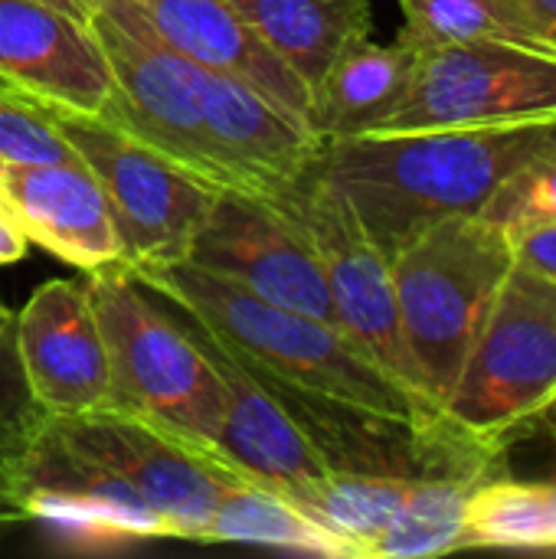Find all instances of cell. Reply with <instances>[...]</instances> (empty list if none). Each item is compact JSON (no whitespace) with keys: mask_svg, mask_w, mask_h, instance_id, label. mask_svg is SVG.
I'll use <instances>...</instances> for the list:
<instances>
[{"mask_svg":"<svg viewBox=\"0 0 556 559\" xmlns=\"http://www.w3.org/2000/svg\"><path fill=\"white\" fill-rule=\"evenodd\" d=\"M551 151H556V115L338 138L321 144L311 170L351 206L370 242L393 259L442 219L482 216L524 164Z\"/></svg>","mask_w":556,"mask_h":559,"instance_id":"1","label":"cell"},{"mask_svg":"<svg viewBox=\"0 0 556 559\" xmlns=\"http://www.w3.org/2000/svg\"><path fill=\"white\" fill-rule=\"evenodd\" d=\"M161 301L190 314L229 354L252 370L285 380L315 396L390 416L419 429L446 423L442 409L390 377L338 324L272 305L213 272L180 262L128 269Z\"/></svg>","mask_w":556,"mask_h":559,"instance_id":"2","label":"cell"},{"mask_svg":"<svg viewBox=\"0 0 556 559\" xmlns=\"http://www.w3.org/2000/svg\"><path fill=\"white\" fill-rule=\"evenodd\" d=\"M82 275L111 367L108 409L141 416L184 442L216 449L226 390L197 337L125 265Z\"/></svg>","mask_w":556,"mask_h":559,"instance_id":"3","label":"cell"},{"mask_svg":"<svg viewBox=\"0 0 556 559\" xmlns=\"http://www.w3.org/2000/svg\"><path fill=\"white\" fill-rule=\"evenodd\" d=\"M514 262L511 236L485 216L442 219L390 259L403 334L439 409Z\"/></svg>","mask_w":556,"mask_h":559,"instance_id":"4","label":"cell"},{"mask_svg":"<svg viewBox=\"0 0 556 559\" xmlns=\"http://www.w3.org/2000/svg\"><path fill=\"white\" fill-rule=\"evenodd\" d=\"M88 29L111 75L98 121L151 147L203 187L233 190L203 131L206 66L174 49L138 0H88Z\"/></svg>","mask_w":556,"mask_h":559,"instance_id":"5","label":"cell"},{"mask_svg":"<svg viewBox=\"0 0 556 559\" xmlns=\"http://www.w3.org/2000/svg\"><path fill=\"white\" fill-rule=\"evenodd\" d=\"M556 393V282L514 262L442 403L465 439L501 452Z\"/></svg>","mask_w":556,"mask_h":559,"instance_id":"6","label":"cell"},{"mask_svg":"<svg viewBox=\"0 0 556 559\" xmlns=\"http://www.w3.org/2000/svg\"><path fill=\"white\" fill-rule=\"evenodd\" d=\"M259 200L275 206L308 239L321 262L338 328L390 377L429 400L403 334L390 259L370 242L351 206L311 167Z\"/></svg>","mask_w":556,"mask_h":559,"instance_id":"7","label":"cell"},{"mask_svg":"<svg viewBox=\"0 0 556 559\" xmlns=\"http://www.w3.org/2000/svg\"><path fill=\"white\" fill-rule=\"evenodd\" d=\"M43 429L59 445L115 472L170 527V540L203 544L206 518L223 488L252 481L223 452L184 442L121 409L46 416Z\"/></svg>","mask_w":556,"mask_h":559,"instance_id":"8","label":"cell"},{"mask_svg":"<svg viewBox=\"0 0 556 559\" xmlns=\"http://www.w3.org/2000/svg\"><path fill=\"white\" fill-rule=\"evenodd\" d=\"M56 124L108 200L121 265L187 259L220 193L98 118H62Z\"/></svg>","mask_w":556,"mask_h":559,"instance_id":"9","label":"cell"},{"mask_svg":"<svg viewBox=\"0 0 556 559\" xmlns=\"http://www.w3.org/2000/svg\"><path fill=\"white\" fill-rule=\"evenodd\" d=\"M556 115V52L452 43L419 52L406 102L370 134L478 128Z\"/></svg>","mask_w":556,"mask_h":559,"instance_id":"10","label":"cell"},{"mask_svg":"<svg viewBox=\"0 0 556 559\" xmlns=\"http://www.w3.org/2000/svg\"><path fill=\"white\" fill-rule=\"evenodd\" d=\"M187 262L272 305L338 324L321 262L308 239L259 197L223 190L193 236Z\"/></svg>","mask_w":556,"mask_h":559,"instance_id":"11","label":"cell"},{"mask_svg":"<svg viewBox=\"0 0 556 559\" xmlns=\"http://www.w3.org/2000/svg\"><path fill=\"white\" fill-rule=\"evenodd\" d=\"M0 95L52 121L102 118L111 75L88 23L36 0H0Z\"/></svg>","mask_w":556,"mask_h":559,"instance_id":"12","label":"cell"},{"mask_svg":"<svg viewBox=\"0 0 556 559\" xmlns=\"http://www.w3.org/2000/svg\"><path fill=\"white\" fill-rule=\"evenodd\" d=\"M23 380L46 416L95 413L111 403V367L88 282L49 278L13 314Z\"/></svg>","mask_w":556,"mask_h":559,"instance_id":"13","label":"cell"},{"mask_svg":"<svg viewBox=\"0 0 556 559\" xmlns=\"http://www.w3.org/2000/svg\"><path fill=\"white\" fill-rule=\"evenodd\" d=\"M0 213L33 246L79 272L121 265L108 200L82 157L0 164Z\"/></svg>","mask_w":556,"mask_h":559,"instance_id":"14","label":"cell"},{"mask_svg":"<svg viewBox=\"0 0 556 559\" xmlns=\"http://www.w3.org/2000/svg\"><path fill=\"white\" fill-rule=\"evenodd\" d=\"M203 131L236 193L265 197L301 177L321 138L236 75L206 69Z\"/></svg>","mask_w":556,"mask_h":559,"instance_id":"15","label":"cell"},{"mask_svg":"<svg viewBox=\"0 0 556 559\" xmlns=\"http://www.w3.org/2000/svg\"><path fill=\"white\" fill-rule=\"evenodd\" d=\"M167 308L197 337V344L206 350V357L213 360V367L223 380L226 409H223L216 449L226 455V462H233L252 481L279 491L282 498H288L301 485L328 475L331 468L324 465V459L315 452V445L295 426V419L279 406V400L262 386V380L242 360H236L210 331H203L190 314H184L174 305H167Z\"/></svg>","mask_w":556,"mask_h":559,"instance_id":"16","label":"cell"},{"mask_svg":"<svg viewBox=\"0 0 556 559\" xmlns=\"http://www.w3.org/2000/svg\"><path fill=\"white\" fill-rule=\"evenodd\" d=\"M154 29L193 62L226 72L308 124V88L262 46L229 0H138Z\"/></svg>","mask_w":556,"mask_h":559,"instance_id":"17","label":"cell"},{"mask_svg":"<svg viewBox=\"0 0 556 559\" xmlns=\"http://www.w3.org/2000/svg\"><path fill=\"white\" fill-rule=\"evenodd\" d=\"M416 66L419 49L400 36L397 43H374L370 36L351 43L311 88L308 128L321 141L377 131L406 102Z\"/></svg>","mask_w":556,"mask_h":559,"instance_id":"18","label":"cell"},{"mask_svg":"<svg viewBox=\"0 0 556 559\" xmlns=\"http://www.w3.org/2000/svg\"><path fill=\"white\" fill-rule=\"evenodd\" d=\"M229 7L308 95L331 62L374 26L367 0H229Z\"/></svg>","mask_w":556,"mask_h":559,"instance_id":"19","label":"cell"},{"mask_svg":"<svg viewBox=\"0 0 556 559\" xmlns=\"http://www.w3.org/2000/svg\"><path fill=\"white\" fill-rule=\"evenodd\" d=\"M203 544H256L308 557L354 559L331 531L259 481H236L223 488L206 518Z\"/></svg>","mask_w":556,"mask_h":559,"instance_id":"20","label":"cell"},{"mask_svg":"<svg viewBox=\"0 0 556 559\" xmlns=\"http://www.w3.org/2000/svg\"><path fill=\"white\" fill-rule=\"evenodd\" d=\"M488 475L478 468L416 475L370 559H426L465 550V504Z\"/></svg>","mask_w":556,"mask_h":559,"instance_id":"21","label":"cell"},{"mask_svg":"<svg viewBox=\"0 0 556 559\" xmlns=\"http://www.w3.org/2000/svg\"><path fill=\"white\" fill-rule=\"evenodd\" d=\"M413 478L403 475H364V472H328L285 501L331 531L354 559H370L377 540L390 527Z\"/></svg>","mask_w":556,"mask_h":559,"instance_id":"22","label":"cell"},{"mask_svg":"<svg viewBox=\"0 0 556 559\" xmlns=\"http://www.w3.org/2000/svg\"><path fill=\"white\" fill-rule=\"evenodd\" d=\"M400 39L419 52L452 43H511L556 52V36L514 0H400Z\"/></svg>","mask_w":556,"mask_h":559,"instance_id":"23","label":"cell"},{"mask_svg":"<svg viewBox=\"0 0 556 559\" xmlns=\"http://www.w3.org/2000/svg\"><path fill=\"white\" fill-rule=\"evenodd\" d=\"M462 547L556 550V485L488 475L469 495Z\"/></svg>","mask_w":556,"mask_h":559,"instance_id":"24","label":"cell"},{"mask_svg":"<svg viewBox=\"0 0 556 559\" xmlns=\"http://www.w3.org/2000/svg\"><path fill=\"white\" fill-rule=\"evenodd\" d=\"M43 416L46 413L36 406L20 370L13 328L0 331V531L23 524V514L13 504V481Z\"/></svg>","mask_w":556,"mask_h":559,"instance_id":"25","label":"cell"},{"mask_svg":"<svg viewBox=\"0 0 556 559\" xmlns=\"http://www.w3.org/2000/svg\"><path fill=\"white\" fill-rule=\"evenodd\" d=\"M511 239L524 229L556 223V151L524 164L482 213Z\"/></svg>","mask_w":556,"mask_h":559,"instance_id":"26","label":"cell"},{"mask_svg":"<svg viewBox=\"0 0 556 559\" xmlns=\"http://www.w3.org/2000/svg\"><path fill=\"white\" fill-rule=\"evenodd\" d=\"M79 157L49 115L0 95V164H49Z\"/></svg>","mask_w":556,"mask_h":559,"instance_id":"27","label":"cell"},{"mask_svg":"<svg viewBox=\"0 0 556 559\" xmlns=\"http://www.w3.org/2000/svg\"><path fill=\"white\" fill-rule=\"evenodd\" d=\"M511 242H514V259H518L521 265H528V269H534L537 275L556 282V223L524 229V233L514 236Z\"/></svg>","mask_w":556,"mask_h":559,"instance_id":"28","label":"cell"},{"mask_svg":"<svg viewBox=\"0 0 556 559\" xmlns=\"http://www.w3.org/2000/svg\"><path fill=\"white\" fill-rule=\"evenodd\" d=\"M29 249V239L0 213V265H10V262H20Z\"/></svg>","mask_w":556,"mask_h":559,"instance_id":"29","label":"cell"},{"mask_svg":"<svg viewBox=\"0 0 556 559\" xmlns=\"http://www.w3.org/2000/svg\"><path fill=\"white\" fill-rule=\"evenodd\" d=\"M514 3L556 36V0H514Z\"/></svg>","mask_w":556,"mask_h":559,"instance_id":"30","label":"cell"},{"mask_svg":"<svg viewBox=\"0 0 556 559\" xmlns=\"http://www.w3.org/2000/svg\"><path fill=\"white\" fill-rule=\"evenodd\" d=\"M36 3H46L52 10H62L75 20H85L88 23V0H36Z\"/></svg>","mask_w":556,"mask_h":559,"instance_id":"31","label":"cell"},{"mask_svg":"<svg viewBox=\"0 0 556 559\" xmlns=\"http://www.w3.org/2000/svg\"><path fill=\"white\" fill-rule=\"evenodd\" d=\"M537 419H541L544 432H547V436H551V439L556 442V393H554V400H551V403L544 406V413H541Z\"/></svg>","mask_w":556,"mask_h":559,"instance_id":"32","label":"cell"},{"mask_svg":"<svg viewBox=\"0 0 556 559\" xmlns=\"http://www.w3.org/2000/svg\"><path fill=\"white\" fill-rule=\"evenodd\" d=\"M13 328V311L0 301V331H10Z\"/></svg>","mask_w":556,"mask_h":559,"instance_id":"33","label":"cell"}]
</instances>
